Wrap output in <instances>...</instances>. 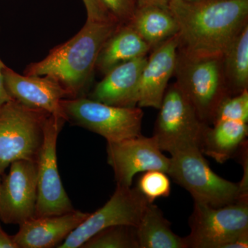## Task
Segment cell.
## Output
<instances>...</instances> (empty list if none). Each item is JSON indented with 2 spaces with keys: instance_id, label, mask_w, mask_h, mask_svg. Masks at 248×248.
<instances>
[{
  "instance_id": "3957f363",
  "label": "cell",
  "mask_w": 248,
  "mask_h": 248,
  "mask_svg": "<svg viewBox=\"0 0 248 248\" xmlns=\"http://www.w3.org/2000/svg\"><path fill=\"white\" fill-rule=\"evenodd\" d=\"M170 176L193 197L195 202L222 207L239 202H248L239 184L216 174L204 158L200 147L192 146L170 153Z\"/></svg>"
},
{
  "instance_id": "ac0fdd59",
  "label": "cell",
  "mask_w": 248,
  "mask_h": 248,
  "mask_svg": "<svg viewBox=\"0 0 248 248\" xmlns=\"http://www.w3.org/2000/svg\"><path fill=\"white\" fill-rule=\"evenodd\" d=\"M151 50L150 46L128 24H121L101 49L96 68L106 75L120 63L146 56Z\"/></svg>"
},
{
  "instance_id": "2e32d148",
  "label": "cell",
  "mask_w": 248,
  "mask_h": 248,
  "mask_svg": "<svg viewBox=\"0 0 248 248\" xmlns=\"http://www.w3.org/2000/svg\"><path fill=\"white\" fill-rule=\"evenodd\" d=\"M147 56L124 62L108 72L90 99L117 107H138L139 88Z\"/></svg>"
},
{
  "instance_id": "4316f807",
  "label": "cell",
  "mask_w": 248,
  "mask_h": 248,
  "mask_svg": "<svg viewBox=\"0 0 248 248\" xmlns=\"http://www.w3.org/2000/svg\"><path fill=\"white\" fill-rule=\"evenodd\" d=\"M5 67L6 65L0 59V106L12 99L5 88L4 77H3V70Z\"/></svg>"
},
{
  "instance_id": "83f0119b",
  "label": "cell",
  "mask_w": 248,
  "mask_h": 248,
  "mask_svg": "<svg viewBox=\"0 0 248 248\" xmlns=\"http://www.w3.org/2000/svg\"><path fill=\"white\" fill-rule=\"evenodd\" d=\"M0 248H17L14 236H10L0 225Z\"/></svg>"
},
{
  "instance_id": "d4e9b609",
  "label": "cell",
  "mask_w": 248,
  "mask_h": 248,
  "mask_svg": "<svg viewBox=\"0 0 248 248\" xmlns=\"http://www.w3.org/2000/svg\"><path fill=\"white\" fill-rule=\"evenodd\" d=\"M106 9L117 22L128 24L133 19L137 8V0H100Z\"/></svg>"
},
{
  "instance_id": "9a60e30c",
  "label": "cell",
  "mask_w": 248,
  "mask_h": 248,
  "mask_svg": "<svg viewBox=\"0 0 248 248\" xmlns=\"http://www.w3.org/2000/svg\"><path fill=\"white\" fill-rule=\"evenodd\" d=\"M89 215L75 210L56 216L35 217L19 226L14 235L15 242L17 248L58 247Z\"/></svg>"
},
{
  "instance_id": "8992f818",
  "label": "cell",
  "mask_w": 248,
  "mask_h": 248,
  "mask_svg": "<svg viewBox=\"0 0 248 248\" xmlns=\"http://www.w3.org/2000/svg\"><path fill=\"white\" fill-rule=\"evenodd\" d=\"M66 121L101 135L107 141H118L141 134V108L117 107L79 97L62 99Z\"/></svg>"
},
{
  "instance_id": "52a82bcc",
  "label": "cell",
  "mask_w": 248,
  "mask_h": 248,
  "mask_svg": "<svg viewBox=\"0 0 248 248\" xmlns=\"http://www.w3.org/2000/svg\"><path fill=\"white\" fill-rule=\"evenodd\" d=\"M189 225L190 233L185 237L187 248H226L248 234V202L222 207L195 202Z\"/></svg>"
},
{
  "instance_id": "30bf717a",
  "label": "cell",
  "mask_w": 248,
  "mask_h": 248,
  "mask_svg": "<svg viewBox=\"0 0 248 248\" xmlns=\"http://www.w3.org/2000/svg\"><path fill=\"white\" fill-rule=\"evenodd\" d=\"M66 120L50 115L37 161V200L35 217L56 216L75 210L62 184L58 166L57 141Z\"/></svg>"
},
{
  "instance_id": "7c38bea8",
  "label": "cell",
  "mask_w": 248,
  "mask_h": 248,
  "mask_svg": "<svg viewBox=\"0 0 248 248\" xmlns=\"http://www.w3.org/2000/svg\"><path fill=\"white\" fill-rule=\"evenodd\" d=\"M154 137L140 135L118 141H107L108 164L117 186L131 187L135 174L152 170L168 173L170 158L164 155Z\"/></svg>"
},
{
  "instance_id": "277c9868",
  "label": "cell",
  "mask_w": 248,
  "mask_h": 248,
  "mask_svg": "<svg viewBox=\"0 0 248 248\" xmlns=\"http://www.w3.org/2000/svg\"><path fill=\"white\" fill-rule=\"evenodd\" d=\"M50 115L14 99L0 106V179L14 161L37 162Z\"/></svg>"
},
{
  "instance_id": "484cf974",
  "label": "cell",
  "mask_w": 248,
  "mask_h": 248,
  "mask_svg": "<svg viewBox=\"0 0 248 248\" xmlns=\"http://www.w3.org/2000/svg\"><path fill=\"white\" fill-rule=\"evenodd\" d=\"M82 1L87 13V20L93 21V22L117 21L111 16L100 0H82Z\"/></svg>"
},
{
  "instance_id": "6da1fadb",
  "label": "cell",
  "mask_w": 248,
  "mask_h": 248,
  "mask_svg": "<svg viewBox=\"0 0 248 248\" xmlns=\"http://www.w3.org/2000/svg\"><path fill=\"white\" fill-rule=\"evenodd\" d=\"M168 9L179 27V53L222 58L248 24V0H182Z\"/></svg>"
},
{
  "instance_id": "ffe728a7",
  "label": "cell",
  "mask_w": 248,
  "mask_h": 248,
  "mask_svg": "<svg viewBox=\"0 0 248 248\" xmlns=\"http://www.w3.org/2000/svg\"><path fill=\"white\" fill-rule=\"evenodd\" d=\"M161 209L149 203L136 227L140 248H187L185 238L173 232Z\"/></svg>"
},
{
  "instance_id": "f546056e",
  "label": "cell",
  "mask_w": 248,
  "mask_h": 248,
  "mask_svg": "<svg viewBox=\"0 0 248 248\" xmlns=\"http://www.w3.org/2000/svg\"><path fill=\"white\" fill-rule=\"evenodd\" d=\"M0 181H1V179H0Z\"/></svg>"
},
{
  "instance_id": "8fae6325",
  "label": "cell",
  "mask_w": 248,
  "mask_h": 248,
  "mask_svg": "<svg viewBox=\"0 0 248 248\" xmlns=\"http://www.w3.org/2000/svg\"><path fill=\"white\" fill-rule=\"evenodd\" d=\"M37 200V162L18 160L0 181V220L19 225L35 218Z\"/></svg>"
},
{
  "instance_id": "44dd1931",
  "label": "cell",
  "mask_w": 248,
  "mask_h": 248,
  "mask_svg": "<svg viewBox=\"0 0 248 248\" xmlns=\"http://www.w3.org/2000/svg\"><path fill=\"white\" fill-rule=\"evenodd\" d=\"M222 64L231 95L248 87V24L222 57Z\"/></svg>"
},
{
  "instance_id": "ba28073f",
  "label": "cell",
  "mask_w": 248,
  "mask_h": 248,
  "mask_svg": "<svg viewBox=\"0 0 248 248\" xmlns=\"http://www.w3.org/2000/svg\"><path fill=\"white\" fill-rule=\"evenodd\" d=\"M153 137L160 149L170 154L186 147H200L204 124L190 101L174 83L166 89L159 108Z\"/></svg>"
},
{
  "instance_id": "5b68a950",
  "label": "cell",
  "mask_w": 248,
  "mask_h": 248,
  "mask_svg": "<svg viewBox=\"0 0 248 248\" xmlns=\"http://www.w3.org/2000/svg\"><path fill=\"white\" fill-rule=\"evenodd\" d=\"M174 74L176 84L204 124H213L218 106L232 96L222 58H190L178 52Z\"/></svg>"
},
{
  "instance_id": "7a4b0ae2",
  "label": "cell",
  "mask_w": 248,
  "mask_h": 248,
  "mask_svg": "<svg viewBox=\"0 0 248 248\" xmlns=\"http://www.w3.org/2000/svg\"><path fill=\"white\" fill-rule=\"evenodd\" d=\"M121 24L117 21L86 20L74 37L52 49L43 60L30 63L24 75L50 77L71 98L83 97L92 80L101 49Z\"/></svg>"
},
{
  "instance_id": "e0dca14e",
  "label": "cell",
  "mask_w": 248,
  "mask_h": 248,
  "mask_svg": "<svg viewBox=\"0 0 248 248\" xmlns=\"http://www.w3.org/2000/svg\"><path fill=\"white\" fill-rule=\"evenodd\" d=\"M248 123L240 121L225 120L209 125L204 130L200 149L219 164H224L234 156L246 142Z\"/></svg>"
},
{
  "instance_id": "603a6c76",
  "label": "cell",
  "mask_w": 248,
  "mask_h": 248,
  "mask_svg": "<svg viewBox=\"0 0 248 248\" xmlns=\"http://www.w3.org/2000/svg\"><path fill=\"white\" fill-rule=\"evenodd\" d=\"M139 190L150 203L159 198L169 197L171 184L167 173L158 170H152L143 172L139 179Z\"/></svg>"
},
{
  "instance_id": "9c48e42d",
  "label": "cell",
  "mask_w": 248,
  "mask_h": 248,
  "mask_svg": "<svg viewBox=\"0 0 248 248\" xmlns=\"http://www.w3.org/2000/svg\"><path fill=\"white\" fill-rule=\"evenodd\" d=\"M149 203L138 187L117 185L107 203L94 213H90L58 248H81L90 238L109 227H137Z\"/></svg>"
},
{
  "instance_id": "7402d4cb",
  "label": "cell",
  "mask_w": 248,
  "mask_h": 248,
  "mask_svg": "<svg viewBox=\"0 0 248 248\" xmlns=\"http://www.w3.org/2000/svg\"><path fill=\"white\" fill-rule=\"evenodd\" d=\"M81 248H140L136 227H109L90 238Z\"/></svg>"
},
{
  "instance_id": "cb8c5ba5",
  "label": "cell",
  "mask_w": 248,
  "mask_h": 248,
  "mask_svg": "<svg viewBox=\"0 0 248 248\" xmlns=\"http://www.w3.org/2000/svg\"><path fill=\"white\" fill-rule=\"evenodd\" d=\"M225 120L240 121L248 123V89L239 94L226 97L218 106L213 124Z\"/></svg>"
},
{
  "instance_id": "4fadbf2b",
  "label": "cell",
  "mask_w": 248,
  "mask_h": 248,
  "mask_svg": "<svg viewBox=\"0 0 248 248\" xmlns=\"http://www.w3.org/2000/svg\"><path fill=\"white\" fill-rule=\"evenodd\" d=\"M3 77L5 88L12 99L66 120L61 102L71 97L56 80L48 76H22L6 66Z\"/></svg>"
},
{
  "instance_id": "5bb4252c",
  "label": "cell",
  "mask_w": 248,
  "mask_h": 248,
  "mask_svg": "<svg viewBox=\"0 0 248 248\" xmlns=\"http://www.w3.org/2000/svg\"><path fill=\"white\" fill-rule=\"evenodd\" d=\"M179 46L177 34L153 49L147 58L140 77L138 107L159 109L169 80L174 75Z\"/></svg>"
},
{
  "instance_id": "f1b7e54d",
  "label": "cell",
  "mask_w": 248,
  "mask_h": 248,
  "mask_svg": "<svg viewBox=\"0 0 248 248\" xmlns=\"http://www.w3.org/2000/svg\"><path fill=\"white\" fill-rule=\"evenodd\" d=\"M138 7L145 6H157L167 8L173 1H182V0H137Z\"/></svg>"
},
{
  "instance_id": "d6986e66",
  "label": "cell",
  "mask_w": 248,
  "mask_h": 248,
  "mask_svg": "<svg viewBox=\"0 0 248 248\" xmlns=\"http://www.w3.org/2000/svg\"><path fill=\"white\" fill-rule=\"evenodd\" d=\"M138 35L155 49L177 35L179 27L168 8L145 6L137 8L133 19L128 23Z\"/></svg>"
}]
</instances>
